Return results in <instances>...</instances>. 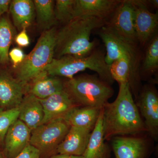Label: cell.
<instances>
[{
    "instance_id": "cell-1",
    "label": "cell",
    "mask_w": 158,
    "mask_h": 158,
    "mask_svg": "<svg viewBox=\"0 0 158 158\" xmlns=\"http://www.w3.org/2000/svg\"><path fill=\"white\" fill-rule=\"evenodd\" d=\"M102 111L105 140L117 136L137 135L146 131L128 82L119 85L116 100L107 103Z\"/></svg>"
},
{
    "instance_id": "cell-2",
    "label": "cell",
    "mask_w": 158,
    "mask_h": 158,
    "mask_svg": "<svg viewBox=\"0 0 158 158\" xmlns=\"http://www.w3.org/2000/svg\"><path fill=\"white\" fill-rule=\"evenodd\" d=\"M106 20L95 17L75 18L57 32L54 56L85 57L93 52L94 41H90L91 32L102 27Z\"/></svg>"
},
{
    "instance_id": "cell-3",
    "label": "cell",
    "mask_w": 158,
    "mask_h": 158,
    "mask_svg": "<svg viewBox=\"0 0 158 158\" xmlns=\"http://www.w3.org/2000/svg\"><path fill=\"white\" fill-rule=\"evenodd\" d=\"M105 55L101 51H95L87 56H65L54 58L44 71L49 76L72 79L75 75L86 69L94 71L99 78L111 85L114 80L111 76L110 66L106 63Z\"/></svg>"
},
{
    "instance_id": "cell-4",
    "label": "cell",
    "mask_w": 158,
    "mask_h": 158,
    "mask_svg": "<svg viewBox=\"0 0 158 158\" xmlns=\"http://www.w3.org/2000/svg\"><path fill=\"white\" fill-rule=\"evenodd\" d=\"M64 90L78 106L99 109L104 106L114 93L109 84L88 74L69 79L64 83Z\"/></svg>"
},
{
    "instance_id": "cell-5",
    "label": "cell",
    "mask_w": 158,
    "mask_h": 158,
    "mask_svg": "<svg viewBox=\"0 0 158 158\" xmlns=\"http://www.w3.org/2000/svg\"><path fill=\"white\" fill-rule=\"evenodd\" d=\"M57 31L55 27L44 31L34 49L19 65L17 79L27 85L44 72L54 57Z\"/></svg>"
},
{
    "instance_id": "cell-6",
    "label": "cell",
    "mask_w": 158,
    "mask_h": 158,
    "mask_svg": "<svg viewBox=\"0 0 158 158\" xmlns=\"http://www.w3.org/2000/svg\"><path fill=\"white\" fill-rule=\"evenodd\" d=\"M70 127L63 118H57L40 125L31 131L30 144L39 150L40 157L48 158L57 154V148L65 138Z\"/></svg>"
},
{
    "instance_id": "cell-7",
    "label": "cell",
    "mask_w": 158,
    "mask_h": 158,
    "mask_svg": "<svg viewBox=\"0 0 158 158\" xmlns=\"http://www.w3.org/2000/svg\"><path fill=\"white\" fill-rule=\"evenodd\" d=\"M133 1H122L104 27L125 42L134 45L137 40Z\"/></svg>"
},
{
    "instance_id": "cell-8",
    "label": "cell",
    "mask_w": 158,
    "mask_h": 158,
    "mask_svg": "<svg viewBox=\"0 0 158 158\" xmlns=\"http://www.w3.org/2000/svg\"><path fill=\"white\" fill-rule=\"evenodd\" d=\"M137 107L144 118L146 131L156 141L158 138V96L156 90L144 86L138 97Z\"/></svg>"
},
{
    "instance_id": "cell-9",
    "label": "cell",
    "mask_w": 158,
    "mask_h": 158,
    "mask_svg": "<svg viewBox=\"0 0 158 158\" xmlns=\"http://www.w3.org/2000/svg\"><path fill=\"white\" fill-rule=\"evenodd\" d=\"M135 6V30L137 40L141 44L147 42L155 32L158 24L157 12L148 10L146 1H133Z\"/></svg>"
},
{
    "instance_id": "cell-10",
    "label": "cell",
    "mask_w": 158,
    "mask_h": 158,
    "mask_svg": "<svg viewBox=\"0 0 158 158\" xmlns=\"http://www.w3.org/2000/svg\"><path fill=\"white\" fill-rule=\"evenodd\" d=\"M112 139V149L116 158H148L149 157V146L144 138L117 136Z\"/></svg>"
},
{
    "instance_id": "cell-11",
    "label": "cell",
    "mask_w": 158,
    "mask_h": 158,
    "mask_svg": "<svg viewBox=\"0 0 158 158\" xmlns=\"http://www.w3.org/2000/svg\"><path fill=\"white\" fill-rule=\"evenodd\" d=\"M31 130L22 121L18 119L8 130L4 141L6 158H15L30 144Z\"/></svg>"
},
{
    "instance_id": "cell-12",
    "label": "cell",
    "mask_w": 158,
    "mask_h": 158,
    "mask_svg": "<svg viewBox=\"0 0 158 158\" xmlns=\"http://www.w3.org/2000/svg\"><path fill=\"white\" fill-rule=\"evenodd\" d=\"M122 1L117 0H75L73 19L95 17L106 20L112 15Z\"/></svg>"
},
{
    "instance_id": "cell-13",
    "label": "cell",
    "mask_w": 158,
    "mask_h": 158,
    "mask_svg": "<svg viewBox=\"0 0 158 158\" xmlns=\"http://www.w3.org/2000/svg\"><path fill=\"white\" fill-rule=\"evenodd\" d=\"M39 100L44 113L41 124L57 118H63L72 109L78 106L65 90L55 93L48 98Z\"/></svg>"
},
{
    "instance_id": "cell-14",
    "label": "cell",
    "mask_w": 158,
    "mask_h": 158,
    "mask_svg": "<svg viewBox=\"0 0 158 158\" xmlns=\"http://www.w3.org/2000/svg\"><path fill=\"white\" fill-rule=\"evenodd\" d=\"M26 85L7 74H0V108L19 106L24 97Z\"/></svg>"
},
{
    "instance_id": "cell-15",
    "label": "cell",
    "mask_w": 158,
    "mask_h": 158,
    "mask_svg": "<svg viewBox=\"0 0 158 158\" xmlns=\"http://www.w3.org/2000/svg\"><path fill=\"white\" fill-rule=\"evenodd\" d=\"M91 131L85 128L70 127L65 138L57 148L56 153L69 156H83Z\"/></svg>"
},
{
    "instance_id": "cell-16",
    "label": "cell",
    "mask_w": 158,
    "mask_h": 158,
    "mask_svg": "<svg viewBox=\"0 0 158 158\" xmlns=\"http://www.w3.org/2000/svg\"><path fill=\"white\" fill-rule=\"evenodd\" d=\"M99 35L106 46L105 60L109 66L122 57L129 56L134 59L135 52L133 45L122 40L104 27Z\"/></svg>"
},
{
    "instance_id": "cell-17",
    "label": "cell",
    "mask_w": 158,
    "mask_h": 158,
    "mask_svg": "<svg viewBox=\"0 0 158 158\" xmlns=\"http://www.w3.org/2000/svg\"><path fill=\"white\" fill-rule=\"evenodd\" d=\"M19 119L33 131L41 124L44 117L43 108L39 99L29 94L24 97L19 105Z\"/></svg>"
},
{
    "instance_id": "cell-18",
    "label": "cell",
    "mask_w": 158,
    "mask_h": 158,
    "mask_svg": "<svg viewBox=\"0 0 158 158\" xmlns=\"http://www.w3.org/2000/svg\"><path fill=\"white\" fill-rule=\"evenodd\" d=\"M102 108L95 126L91 131L87 148L83 154L85 158H110L111 150L105 142L103 126Z\"/></svg>"
},
{
    "instance_id": "cell-19",
    "label": "cell",
    "mask_w": 158,
    "mask_h": 158,
    "mask_svg": "<svg viewBox=\"0 0 158 158\" xmlns=\"http://www.w3.org/2000/svg\"><path fill=\"white\" fill-rule=\"evenodd\" d=\"M102 109L77 106L63 117L70 127L85 128L92 131L96 124Z\"/></svg>"
},
{
    "instance_id": "cell-20",
    "label": "cell",
    "mask_w": 158,
    "mask_h": 158,
    "mask_svg": "<svg viewBox=\"0 0 158 158\" xmlns=\"http://www.w3.org/2000/svg\"><path fill=\"white\" fill-rule=\"evenodd\" d=\"M30 93L39 99H44L64 90V83L59 78L51 76L45 72L32 81Z\"/></svg>"
},
{
    "instance_id": "cell-21",
    "label": "cell",
    "mask_w": 158,
    "mask_h": 158,
    "mask_svg": "<svg viewBox=\"0 0 158 158\" xmlns=\"http://www.w3.org/2000/svg\"><path fill=\"white\" fill-rule=\"evenodd\" d=\"M9 10L15 26L19 31L31 25L35 16L34 2L31 0L11 1Z\"/></svg>"
},
{
    "instance_id": "cell-22",
    "label": "cell",
    "mask_w": 158,
    "mask_h": 158,
    "mask_svg": "<svg viewBox=\"0 0 158 158\" xmlns=\"http://www.w3.org/2000/svg\"><path fill=\"white\" fill-rule=\"evenodd\" d=\"M35 11L40 27L44 30H49L57 22L55 17L54 1L52 0H34Z\"/></svg>"
},
{
    "instance_id": "cell-23",
    "label": "cell",
    "mask_w": 158,
    "mask_h": 158,
    "mask_svg": "<svg viewBox=\"0 0 158 158\" xmlns=\"http://www.w3.org/2000/svg\"><path fill=\"white\" fill-rule=\"evenodd\" d=\"M131 57L124 56L117 59L110 66L111 76L118 84L130 83L133 74V60Z\"/></svg>"
},
{
    "instance_id": "cell-24",
    "label": "cell",
    "mask_w": 158,
    "mask_h": 158,
    "mask_svg": "<svg viewBox=\"0 0 158 158\" xmlns=\"http://www.w3.org/2000/svg\"><path fill=\"white\" fill-rule=\"evenodd\" d=\"M13 38V31L10 23L5 18L0 19V64L8 63L9 49Z\"/></svg>"
},
{
    "instance_id": "cell-25",
    "label": "cell",
    "mask_w": 158,
    "mask_h": 158,
    "mask_svg": "<svg viewBox=\"0 0 158 158\" xmlns=\"http://www.w3.org/2000/svg\"><path fill=\"white\" fill-rule=\"evenodd\" d=\"M158 68V37L155 35L151 40L146 50L142 70L145 73H153Z\"/></svg>"
},
{
    "instance_id": "cell-26",
    "label": "cell",
    "mask_w": 158,
    "mask_h": 158,
    "mask_svg": "<svg viewBox=\"0 0 158 158\" xmlns=\"http://www.w3.org/2000/svg\"><path fill=\"white\" fill-rule=\"evenodd\" d=\"M20 108L19 106L0 112V145L4 144L5 137L9 127L18 119Z\"/></svg>"
},
{
    "instance_id": "cell-27",
    "label": "cell",
    "mask_w": 158,
    "mask_h": 158,
    "mask_svg": "<svg viewBox=\"0 0 158 158\" xmlns=\"http://www.w3.org/2000/svg\"><path fill=\"white\" fill-rule=\"evenodd\" d=\"M75 0H57L55 8L57 21L67 23L73 19Z\"/></svg>"
},
{
    "instance_id": "cell-28",
    "label": "cell",
    "mask_w": 158,
    "mask_h": 158,
    "mask_svg": "<svg viewBox=\"0 0 158 158\" xmlns=\"http://www.w3.org/2000/svg\"><path fill=\"white\" fill-rule=\"evenodd\" d=\"M26 56L23 51L19 48H12L9 53V58L11 59L14 68H16L18 65L19 66L22 63Z\"/></svg>"
},
{
    "instance_id": "cell-29",
    "label": "cell",
    "mask_w": 158,
    "mask_h": 158,
    "mask_svg": "<svg viewBox=\"0 0 158 158\" xmlns=\"http://www.w3.org/2000/svg\"><path fill=\"white\" fill-rule=\"evenodd\" d=\"M15 158H40V152L36 148L29 144Z\"/></svg>"
},
{
    "instance_id": "cell-30",
    "label": "cell",
    "mask_w": 158,
    "mask_h": 158,
    "mask_svg": "<svg viewBox=\"0 0 158 158\" xmlns=\"http://www.w3.org/2000/svg\"><path fill=\"white\" fill-rule=\"evenodd\" d=\"M15 41L20 48H25L30 45V38L26 29H23L20 31L15 37Z\"/></svg>"
},
{
    "instance_id": "cell-31",
    "label": "cell",
    "mask_w": 158,
    "mask_h": 158,
    "mask_svg": "<svg viewBox=\"0 0 158 158\" xmlns=\"http://www.w3.org/2000/svg\"><path fill=\"white\" fill-rule=\"evenodd\" d=\"M11 2L10 0H0V19L2 15L9 10Z\"/></svg>"
},
{
    "instance_id": "cell-32",
    "label": "cell",
    "mask_w": 158,
    "mask_h": 158,
    "mask_svg": "<svg viewBox=\"0 0 158 158\" xmlns=\"http://www.w3.org/2000/svg\"><path fill=\"white\" fill-rule=\"evenodd\" d=\"M69 156L66 155L56 154L51 156L48 158H69Z\"/></svg>"
},
{
    "instance_id": "cell-33",
    "label": "cell",
    "mask_w": 158,
    "mask_h": 158,
    "mask_svg": "<svg viewBox=\"0 0 158 158\" xmlns=\"http://www.w3.org/2000/svg\"><path fill=\"white\" fill-rule=\"evenodd\" d=\"M148 2L152 6L156 9H157L158 7V0H151V1H148Z\"/></svg>"
},
{
    "instance_id": "cell-34",
    "label": "cell",
    "mask_w": 158,
    "mask_h": 158,
    "mask_svg": "<svg viewBox=\"0 0 158 158\" xmlns=\"http://www.w3.org/2000/svg\"><path fill=\"white\" fill-rule=\"evenodd\" d=\"M69 158H85L83 156H69Z\"/></svg>"
},
{
    "instance_id": "cell-35",
    "label": "cell",
    "mask_w": 158,
    "mask_h": 158,
    "mask_svg": "<svg viewBox=\"0 0 158 158\" xmlns=\"http://www.w3.org/2000/svg\"><path fill=\"white\" fill-rule=\"evenodd\" d=\"M0 158H6L3 152L0 151Z\"/></svg>"
},
{
    "instance_id": "cell-36",
    "label": "cell",
    "mask_w": 158,
    "mask_h": 158,
    "mask_svg": "<svg viewBox=\"0 0 158 158\" xmlns=\"http://www.w3.org/2000/svg\"><path fill=\"white\" fill-rule=\"evenodd\" d=\"M3 109H2V108H0V112H2V111H3Z\"/></svg>"
}]
</instances>
